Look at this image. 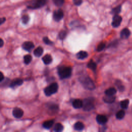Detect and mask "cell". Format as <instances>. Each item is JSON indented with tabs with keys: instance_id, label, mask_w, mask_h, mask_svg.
<instances>
[{
	"instance_id": "obj_1",
	"label": "cell",
	"mask_w": 132,
	"mask_h": 132,
	"mask_svg": "<svg viewBox=\"0 0 132 132\" xmlns=\"http://www.w3.org/2000/svg\"><path fill=\"white\" fill-rule=\"evenodd\" d=\"M79 81L83 86L87 90H93L96 86L93 81L88 76H82L79 78Z\"/></svg>"
},
{
	"instance_id": "obj_2",
	"label": "cell",
	"mask_w": 132,
	"mask_h": 132,
	"mask_svg": "<svg viewBox=\"0 0 132 132\" xmlns=\"http://www.w3.org/2000/svg\"><path fill=\"white\" fill-rule=\"evenodd\" d=\"M72 73V69L70 67L61 66L58 68V74L61 79L70 78Z\"/></svg>"
},
{
	"instance_id": "obj_3",
	"label": "cell",
	"mask_w": 132,
	"mask_h": 132,
	"mask_svg": "<svg viewBox=\"0 0 132 132\" xmlns=\"http://www.w3.org/2000/svg\"><path fill=\"white\" fill-rule=\"evenodd\" d=\"M45 4V0H32L28 2L27 7L29 9H36L43 7Z\"/></svg>"
},
{
	"instance_id": "obj_4",
	"label": "cell",
	"mask_w": 132,
	"mask_h": 132,
	"mask_svg": "<svg viewBox=\"0 0 132 132\" xmlns=\"http://www.w3.org/2000/svg\"><path fill=\"white\" fill-rule=\"evenodd\" d=\"M58 89V84L56 83H53L44 89V92L45 96L49 97L53 95V94L56 93L57 92Z\"/></svg>"
},
{
	"instance_id": "obj_5",
	"label": "cell",
	"mask_w": 132,
	"mask_h": 132,
	"mask_svg": "<svg viewBox=\"0 0 132 132\" xmlns=\"http://www.w3.org/2000/svg\"><path fill=\"white\" fill-rule=\"evenodd\" d=\"M94 100L92 98H89L85 99L83 101V108L85 111H89L92 110L95 108V105H94Z\"/></svg>"
},
{
	"instance_id": "obj_6",
	"label": "cell",
	"mask_w": 132,
	"mask_h": 132,
	"mask_svg": "<svg viewBox=\"0 0 132 132\" xmlns=\"http://www.w3.org/2000/svg\"><path fill=\"white\" fill-rule=\"evenodd\" d=\"M63 17V12L61 9H58V10L55 11L53 13V19L56 21L59 22L60 21Z\"/></svg>"
},
{
	"instance_id": "obj_7",
	"label": "cell",
	"mask_w": 132,
	"mask_h": 132,
	"mask_svg": "<svg viewBox=\"0 0 132 132\" xmlns=\"http://www.w3.org/2000/svg\"><path fill=\"white\" fill-rule=\"evenodd\" d=\"M122 18L118 15H115L112 19L111 23L112 26L114 27H118L120 25L122 22Z\"/></svg>"
},
{
	"instance_id": "obj_8",
	"label": "cell",
	"mask_w": 132,
	"mask_h": 132,
	"mask_svg": "<svg viewBox=\"0 0 132 132\" xmlns=\"http://www.w3.org/2000/svg\"><path fill=\"white\" fill-rule=\"evenodd\" d=\"M34 43L31 41L25 42L22 45L23 49L27 52H31L34 48Z\"/></svg>"
},
{
	"instance_id": "obj_9",
	"label": "cell",
	"mask_w": 132,
	"mask_h": 132,
	"mask_svg": "<svg viewBox=\"0 0 132 132\" xmlns=\"http://www.w3.org/2000/svg\"><path fill=\"white\" fill-rule=\"evenodd\" d=\"M23 110L18 107L15 108L13 111V115L14 117L16 118H22L23 115Z\"/></svg>"
},
{
	"instance_id": "obj_10",
	"label": "cell",
	"mask_w": 132,
	"mask_h": 132,
	"mask_svg": "<svg viewBox=\"0 0 132 132\" xmlns=\"http://www.w3.org/2000/svg\"><path fill=\"white\" fill-rule=\"evenodd\" d=\"M96 120L98 124L103 125L106 123L108 121V119L107 117L104 115H98L96 117Z\"/></svg>"
},
{
	"instance_id": "obj_11",
	"label": "cell",
	"mask_w": 132,
	"mask_h": 132,
	"mask_svg": "<svg viewBox=\"0 0 132 132\" xmlns=\"http://www.w3.org/2000/svg\"><path fill=\"white\" fill-rule=\"evenodd\" d=\"M23 81L22 79H15V80H14L10 84V85H9V86H10V87H11V88H14L16 87L20 86L22 85L23 84Z\"/></svg>"
},
{
	"instance_id": "obj_12",
	"label": "cell",
	"mask_w": 132,
	"mask_h": 132,
	"mask_svg": "<svg viewBox=\"0 0 132 132\" xmlns=\"http://www.w3.org/2000/svg\"><path fill=\"white\" fill-rule=\"evenodd\" d=\"M83 101L80 99H75L72 102V106L74 108L79 109L83 107Z\"/></svg>"
},
{
	"instance_id": "obj_13",
	"label": "cell",
	"mask_w": 132,
	"mask_h": 132,
	"mask_svg": "<svg viewBox=\"0 0 132 132\" xmlns=\"http://www.w3.org/2000/svg\"><path fill=\"white\" fill-rule=\"evenodd\" d=\"M115 100H116V97L114 96L106 95V96L103 98V101H104V102L108 104L114 103Z\"/></svg>"
},
{
	"instance_id": "obj_14",
	"label": "cell",
	"mask_w": 132,
	"mask_h": 132,
	"mask_svg": "<svg viewBox=\"0 0 132 132\" xmlns=\"http://www.w3.org/2000/svg\"><path fill=\"white\" fill-rule=\"evenodd\" d=\"M88 56V53L86 51H81L77 54V57L79 59H84L86 58Z\"/></svg>"
},
{
	"instance_id": "obj_15",
	"label": "cell",
	"mask_w": 132,
	"mask_h": 132,
	"mask_svg": "<svg viewBox=\"0 0 132 132\" xmlns=\"http://www.w3.org/2000/svg\"><path fill=\"white\" fill-rule=\"evenodd\" d=\"M42 60L44 64H49L52 61V56L49 54H46L42 58Z\"/></svg>"
},
{
	"instance_id": "obj_16",
	"label": "cell",
	"mask_w": 132,
	"mask_h": 132,
	"mask_svg": "<svg viewBox=\"0 0 132 132\" xmlns=\"http://www.w3.org/2000/svg\"><path fill=\"white\" fill-rule=\"evenodd\" d=\"M130 34V31L127 29H124L121 32L120 37L122 39H127Z\"/></svg>"
},
{
	"instance_id": "obj_17",
	"label": "cell",
	"mask_w": 132,
	"mask_h": 132,
	"mask_svg": "<svg viewBox=\"0 0 132 132\" xmlns=\"http://www.w3.org/2000/svg\"><path fill=\"white\" fill-rule=\"evenodd\" d=\"M84 124L81 122H77L74 125V129L78 131H81L84 129Z\"/></svg>"
},
{
	"instance_id": "obj_18",
	"label": "cell",
	"mask_w": 132,
	"mask_h": 132,
	"mask_svg": "<svg viewBox=\"0 0 132 132\" xmlns=\"http://www.w3.org/2000/svg\"><path fill=\"white\" fill-rule=\"evenodd\" d=\"M54 123V120H48L45 121L42 124L43 127L45 129H50L51 128Z\"/></svg>"
},
{
	"instance_id": "obj_19",
	"label": "cell",
	"mask_w": 132,
	"mask_h": 132,
	"mask_svg": "<svg viewBox=\"0 0 132 132\" xmlns=\"http://www.w3.org/2000/svg\"><path fill=\"white\" fill-rule=\"evenodd\" d=\"M43 53V49L41 47L39 46L37 48H36L34 51V54L36 56V57H39L42 55Z\"/></svg>"
},
{
	"instance_id": "obj_20",
	"label": "cell",
	"mask_w": 132,
	"mask_h": 132,
	"mask_svg": "<svg viewBox=\"0 0 132 132\" xmlns=\"http://www.w3.org/2000/svg\"><path fill=\"white\" fill-rule=\"evenodd\" d=\"M117 93V90L115 88H110L106 90L105 93L107 96H114Z\"/></svg>"
},
{
	"instance_id": "obj_21",
	"label": "cell",
	"mask_w": 132,
	"mask_h": 132,
	"mask_svg": "<svg viewBox=\"0 0 132 132\" xmlns=\"http://www.w3.org/2000/svg\"><path fill=\"white\" fill-rule=\"evenodd\" d=\"M87 67L92 70L93 71H95L97 69V64L96 62H94L93 60H91L87 64Z\"/></svg>"
},
{
	"instance_id": "obj_22",
	"label": "cell",
	"mask_w": 132,
	"mask_h": 132,
	"mask_svg": "<svg viewBox=\"0 0 132 132\" xmlns=\"http://www.w3.org/2000/svg\"><path fill=\"white\" fill-rule=\"evenodd\" d=\"M63 129V125L59 123H56L54 126V128H53V130L54 131H56V132H60V131H62Z\"/></svg>"
},
{
	"instance_id": "obj_23",
	"label": "cell",
	"mask_w": 132,
	"mask_h": 132,
	"mask_svg": "<svg viewBox=\"0 0 132 132\" xmlns=\"http://www.w3.org/2000/svg\"><path fill=\"white\" fill-rule=\"evenodd\" d=\"M129 100L127 99L122 101L120 102V106L121 108L123 109H127L129 105Z\"/></svg>"
},
{
	"instance_id": "obj_24",
	"label": "cell",
	"mask_w": 132,
	"mask_h": 132,
	"mask_svg": "<svg viewBox=\"0 0 132 132\" xmlns=\"http://www.w3.org/2000/svg\"><path fill=\"white\" fill-rule=\"evenodd\" d=\"M125 114V113L124 111L123 110H119L118 112H117L116 116L117 119H118L119 120H121L124 117Z\"/></svg>"
},
{
	"instance_id": "obj_25",
	"label": "cell",
	"mask_w": 132,
	"mask_h": 132,
	"mask_svg": "<svg viewBox=\"0 0 132 132\" xmlns=\"http://www.w3.org/2000/svg\"><path fill=\"white\" fill-rule=\"evenodd\" d=\"M32 60V57L30 55H26L24 56V62L26 64L30 63Z\"/></svg>"
},
{
	"instance_id": "obj_26",
	"label": "cell",
	"mask_w": 132,
	"mask_h": 132,
	"mask_svg": "<svg viewBox=\"0 0 132 132\" xmlns=\"http://www.w3.org/2000/svg\"><path fill=\"white\" fill-rule=\"evenodd\" d=\"M30 20V17L28 15H24L21 18V21L24 24H26L28 23Z\"/></svg>"
},
{
	"instance_id": "obj_27",
	"label": "cell",
	"mask_w": 132,
	"mask_h": 132,
	"mask_svg": "<svg viewBox=\"0 0 132 132\" xmlns=\"http://www.w3.org/2000/svg\"><path fill=\"white\" fill-rule=\"evenodd\" d=\"M66 36H67V32H66L65 31H61L58 35V37H59V38L60 40H63Z\"/></svg>"
},
{
	"instance_id": "obj_28",
	"label": "cell",
	"mask_w": 132,
	"mask_h": 132,
	"mask_svg": "<svg viewBox=\"0 0 132 132\" xmlns=\"http://www.w3.org/2000/svg\"><path fill=\"white\" fill-rule=\"evenodd\" d=\"M121 7L120 6H117L116 7H115V8H114L112 10V13L113 14L115 15H118L119 13H120L121 12Z\"/></svg>"
},
{
	"instance_id": "obj_29",
	"label": "cell",
	"mask_w": 132,
	"mask_h": 132,
	"mask_svg": "<svg viewBox=\"0 0 132 132\" xmlns=\"http://www.w3.org/2000/svg\"><path fill=\"white\" fill-rule=\"evenodd\" d=\"M53 1L55 5L58 7L61 6L64 3V0H53Z\"/></svg>"
},
{
	"instance_id": "obj_30",
	"label": "cell",
	"mask_w": 132,
	"mask_h": 132,
	"mask_svg": "<svg viewBox=\"0 0 132 132\" xmlns=\"http://www.w3.org/2000/svg\"><path fill=\"white\" fill-rule=\"evenodd\" d=\"M43 40L44 42L47 45H52L53 44V42L52 41H51L47 37H44L43 38Z\"/></svg>"
},
{
	"instance_id": "obj_31",
	"label": "cell",
	"mask_w": 132,
	"mask_h": 132,
	"mask_svg": "<svg viewBox=\"0 0 132 132\" xmlns=\"http://www.w3.org/2000/svg\"><path fill=\"white\" fill-rule=\"evenodd\" d=\"M105 44L104 43H101L99 44V45L98 46V48H97V51L98 52H100L102 51L105 48Z\"/></svg>"
},
{
	"instance_id": "obj_32",
	"label": "cell",
	"mask_w": 132,
	"mask_h": 132,
	"mask_svg": "<svg viewBox=\"0 0 132 132\" xmlns=\"http://www.w3.org/2000/svg\"><path fill=\"white\" fill-rule=\"evenodd\" d=\"M116 85L118 88V89L120 91H123L124 90V86L122 85L121 84V82H117L116 83Z\"/></svg>"
},
{
	"instance_id": "obj_33",
	"label": "cell",
	"mask_w": 132,
	"mask_h": 132,
	"mask_svg": "<svg viewBox=\"0 0 132 132\" xmlns=\"http://www.w3.org/2000/svg\"><path fill=\"white\" fill-rule=\"evenodd\" d=\"M49 109H50L52 111H57L58 109V106L57 105L53 104V105H51L49 107Z\"/></svg>"
},
{
	"instance_id": "obj_34",
	"label": "cell",
	"mask_w": 132,
	"mask_h": 132,
	"mask_svg": "<svg viewBox=\"0 0 132 132\" xmlns=\"http://www.w3.org/2000/svg\"><path fill=\"white\" fill-rule=\"evenodd\" d=\"M83 0H73L74 4L77 6H80L82 3Z\"/></svg>"
},
{
	"instance_id": "obj_35",
	"label": "cell",
	"mask_w": 132,
	"mask_h": 132,
	"mask_svg": "<svg viewBox=\"0 0 132 132\" xmlns=\"http://www.w3.org/2000/svg\"><path fill=\"white\" fill-rule=\"evenodd\" d=\"M4 80V76L2 72H1V78H0V82H2Z\"/></svg>"
},
{
	"instance_id": "obj_36",
	"label": "cell",
	"mask_w": 132,
	"mask_h": 132,
	"mask_svg": "<svg viewBox=\"0 0 132 132\" xmlns=\"http://www.w3.org/2000/svg\"><path fill=\"white\" fill-rule=\"evenodd\" d=\"M6 21V18H2L1 19V21H0V24L2 25L3 23H4Z\"/></svg>"
},
{
	"instance_id": "obj_37",
	"label": "cell",
	"mask_w": 132,
	"mask_h": 132,
	"mask_svg": "<svg viewBox=\"0 0 132 132\" xmlns=\"http://www.w3.org/2000/svg\"><path fill=\"white\" fill-rule=\"evenodd\" d=\"M3 44H4V41H3L2 39H0V47L2 48L3 45Z\"/></svg>"
}]
</instances>
